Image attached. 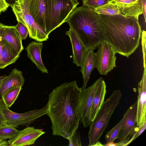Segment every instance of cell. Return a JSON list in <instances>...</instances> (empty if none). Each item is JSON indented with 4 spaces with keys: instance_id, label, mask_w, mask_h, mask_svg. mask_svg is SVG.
Wrapping results in <instances>:
<instances>
[{
    "instance_id": "37",
    "label": "cell",
    "mask_w": 146,
    "mask_h": 146,
    "mask_svg": "<svg viewBox=\"0 0 146 146\" xmlns=\"http://www.w3.org/2000/svg\"><path fill=\"white\" fill-rule=\"evenodd\" d=\"M3 45L4 44L3 41L1 37L0 38V57Z\"/></svg>"
},
{
    "instance_id": "29",
    "label": "cell",
    "mask_w": 146,
    "mask_h": 146,
    "mask_svg": "<svg viewBox=\"0 0 146 146\" xmlns=\"http://www.w3.org/2000/svg\"><path fill=\"white\" fill-rule=\"evenodd\" d=\"M146 32L143 30L141 31V45L142 46V52L143 57V66L144 68H146Z\"/></svg>"
},
{
    "instance_id": "26",
    "label": "cell",
    "mask_w": 146,
    "mask_h": 146,
    "mask_svg": "<svg viewBox=\"0 0 146 146\" xmlns=\"http://www.w3.org/2000/svg\"><path fill=\"white\" fill-rule=\"evenodd\" d=\"M111 0H82L83 5L93 8L108 3Z\"/></svg>"
},
{
    "instance_id": "16",
    "label": "cell",
    "mask_w": 146,
    "mask_h": 146,
    "mask_svg": "<svg viewBox=\"0 0 146 146\" xmlns=\"http://www.w3.org/2000/svg\"><path fill=\"white\" fill-rule=\"evenodd\" d=\"M43 46L42 42L33 41L29 44L25 49L27 56L37 68L43 73L48 74V70L43 63L41 56Z\"/></svg>"
},
{
    "instance_id": "18",
    "label": "cell",
    "mask_w": 146,
    "mask_h": 146,
    "mask_svg": "<svg viewBox=\"0 0 146 146\" xmlns=\"http://www.w3.org/2000/svg\"><path fill=\"white\" fill-rule=\"evenodd\" d=\"M93 50H87L86 53L80 65L81 72L84 81L82 89L86 88L91 74L95 68V53Z\"/></svg>"
},
{
    "instance_id": "22",
    "label": "cell",
    "mask_w": 146,
    "mask_h": 146,
    "mask_svg": "<svg viewBox=\"0 0 146 146\" xmlns=\"http://www.w3.org/2000/svg\"><path fill=\"white\" fill-rule=\"evenodd\" d=\"M21 89V86H14L9 89L3 95L1 99L8 108L14 104Z\"/></svg>"
},
{
    "instance_id": "7",
    "label": "cell",
    "mask_w": 146,
    "mask_h": 146,
    "mask_svg": "<svg viewBox=\"0 0 146 146\" xmlns=\"http://www.w3.org/2000/svg\"><path fill=\"white\" fill-rule=\"evenodd\" d=\"M0 106L6 123L15 128L21 125L28 126L36 120L47 114L48 113L47 104L40 109L22 113H15L11 111L2 99L0 100Z\"/></svg>"
},
{
    "instance_id": "30",
    "label": "cell",
    "mask_w": 146,
    "mask_h": 146,
    "mask_svg": "<svg viewBox=\"0 0 146 146\" xmlns=\"http://www.w3.org/2000/svg\"><path fill=\"white\" fill-rule=\"evenodd\" d=\"M146 128V123L140 128L138 127L137 126L135 128L134 132L132 135V137L129 139V144L139 137L145 131Z\"/></svg>"
},
{
    "instance_id": "31",
    "label": "cell",
    "mask_w": 146,
    "mask_h": 146,
    "mask_svg": "<svg viewBox=\"0 0 146 146\" xmlns=\"http://www.w3.org/2000/svg\"><path fill=\"white\" fill-rule=\"evenodd\" d=\"M9 7L5 0H0V14L6 11Z\"/></svg>"
},
{
    "instance_id": "27",
    "label": "cell",
    "mask_w": 146,
    "mask_h": 146,
    "mask_svg": "<svg viewBox=\"0 0 146 146\" xmlns=\"http://www.w3.org/2000/svg\"><path fill=\"white\" fill-rule=\"evenodd\" d=\"M17 24L14 26L15 28L19 34L22 40H25L27 38L29 31L27 27L20 22H18Z\"/></svg>"
},
{
    "instance_id": "11",
    "label": "cell",
    "mask_w": 146,
    "mask_h": 146,
    "mask_svg": "<svg viewBox=\"0 0 146 146\" xmlns=\"http://www.w3.org/2000/svg\"><path fill=\"white\" fill-rule=\"evenodd\" d=\"M137 106L136 119L137 127L146 123V68H144L142 78L138 85Z\"/></svg>"
},
{
    "instance_id": "24",
    "label": "cell",
    "mask_w": 146,
    "mask_h": 146,
    "mask_svg": "<svg viewBox=\"0 0 146 146\" xmlns=\"http://www.w3.org/2000/svg\"><path fill=\"white\" fill-rule=\"evenodd\" d=\"M94 11L98 14L115 15L121 14L118 7L115 5L108 3L94 8Z\"/></svg>"
},
{
    "instance_id": "38",
    "label": "cell",
    "mask_w": 146,
    "mask_h": 146,
    "mask_svg": "<svg viewBox=\"0 0 146 146\" xmlns=\"http://www.w3.org/2000/svg\"><path fill=\"white\" fill-rule=\"evenodd\" d=\"M7 76L6 75L0 76V88L4 80L6 78Z\"/></svg>"
},
{
    "instance_id": "4",
    "label": "cell",
    "mask_w": 146,
    "mask_h": 146,
    "mask_svg": "<svg viewBox=\"0 0 146 146\" xmlns=\"http://www.w3.org/2000/svg\"><path fill=\"white\" fill-rule=\"evenodd\" d=\"M122 94L119 90L113 91L104 101L94 119L90 125L88 146H92L98 141L106 129L109 120L119 105Z\"/></svg>"
},
{
    "instance_id": "32",
    "label": "cell",
    "mask_w": 146,
    "mask_h": 146,
    "mask_svg": "<svg viewBox=\"0 0 146 146\" xmlns=\"http://www.w3.org/2000/svg\"><path fill=\"white\" fill-rule=\"evenodd\" d=\"M143 9V14L144 16L145 22L146 21V0H141Z\"/></svg>"
},
{
    "instance_id": "3",
    "label": "cell",
    "mask_w": 146,
    "mask_h": 146,
    "mask_svg": "<svg viewBox=\"0 0 146 146\" xmlns=\"http://www.w3.org/2000/svg\"><path fill=\"white\" fill-rule=\"evenodd\" d=\"M65 22L75 32L87 50H94L105 41L100 16L93 8L83 5L76 7Z\"/></svg>"
},
{
    "instance_id": "1",
    "label": "cell",
    "mask_w": 146,
    "mask_h": 146,
    "mask_svg": "<svg viewBox=\"0 0 146 146\" xmlns=\"http://www.w3.org/2000/svg\"><path fill=\"white\" fill-rule=\"evenodd\" d=\"M81 90L75 80L64 83L49 94L47 115L51 122L53 135L68 139L77 130Z\"/></svg>"
},
{
    "instance_id": "39",
    "label": "cell",
    "mask_w": 146,
    "mask_h": 146,
    "mask_svg": "<svg viewBox=\"0 0 146 146\" xmlns=\"http://www.w3.org/2000/svg\"><path fill=\"white\" fill-rule=\"evenodd\" d=\"M93 146H104V145L102 144L99 141L97 142Z\"/></svg>"
},
{
    "instance_id": "6",
    "label": "cell",
    "mask_w": 146,
    "mask_h": 146,
    "mask_svg": "<svg viewBox=\"0 0 146 146\" xmlns=\"http://www.w3.org/2000/svg\"><path fill=\"white\" fill-rule=\"evenodd\" d=\"M11 7L17 21L27 28L30 38L39 42L47 40L48 36L36 22L29 12L27 0H17Z\"/></svg>"
},
{
    "instance_id": "5",
    "label": "cell",
    "mask_w": 146,
    "mask_h": 146,
    "mask_svg": "<svg viewBox=\"0 0 146 146\" xmlns=\"http://www.w3.org/2000/svg\"><path fill=\"white\" fill-rule=\"evenodd\" d=\"M78 0H46L45 32L47 35L65 22L79 4Z\"/></svg>"
},
{
    "instance_id": "34",
    "label": "cell",
    "mask_w": 146,
    "mask_h": 146,
    "mask_svg": "<svg viewBox=\"0 0 146 146\" xmlns=\"http://www.w3.org/2000/svg\"><path fill=\"white\" fill-rule=\"evenodd\" d=\"M17 0H5L9 6L11 7Z\"/></svg>"
},
{
    "instance_id": "23",
    "label": "cell",
    "mask_w": 146,
    "mask_h": 146,
    "mask_svg": "<svg viewBox=\"0 0 146 146\" xmlns=\"http://www.w3.org/2000/svg\"><path fill=\"white\" fill-rule=\"evenodd\" d=\"M19 132L14 126L6 123L0 126V139L4 140L13 139Z\"/></svg>"
},
{
    "instance_id": "19",
    "label": "cell",
    "mask_w": 146,
    "mask_h": 146,
    "mask_svg": "<svg viewBox=\"0 0 146 146\" xmlns=\"http://www.w3.org/2000/svg\"><path fill=\"white\" fill-rule=\"evenodd\" d=\"M25 80L22 71L16 68L13 69L3 82L0 88V100L5 92L11 88L15 86L22 87Z\"/></svg>"
},
{
    "instance_id": "35",
    "label": "cell",
    "mask_w": 146,
    "mask_h": 146,
    "mask_svg": "<svg viewBox=\"0 0 146 146\" xmlns=\"http://www.w3.org/2000/svg\"><path fill=\"white\" fill-rule=\"evenodd\" d=\"M5 25L0 23V38L1 37L4 31L5 28Z\"/></svg>"
},
{
    "instance_id": "20",
    "label": "cell",
    "mask_w": 146,
    "mask_h": 146,
    "mask_svg": "<svg viewBox=\"0 0 146 146\" xmlns=\"http://www.w3.org/2000/svg\"><path fill=\"white\" fill-rule=\"evenodd\" d=\"M106 85L104 80L98 89L94 97L91 110V122L94 119L98 112L101 108L105 99L106 93Z\"/></svg>"
},
{
    "instance_id": "8",
    "label": "cell",
    "mask_w": 146,
    "mask_h": 146,
    "mask_svg": "<svg viewBox=\"0 0 146 146\" xmlns=\"http://www.w3.org/2000/svg\"><path fill=\"white\" fill-rule=\"evenodd\" d=\"M101 77L87 88L82 89L78 111L80 121L84 127L90 125L91 122V110L94 95L102 80Z\"/></svg>"
},
{
    "instance_id": "14",
    "label": "cell",
    "mask_w": 146,
    "mask_h": 146,
    "mask_svg": "<svg viewBox=\"0 0 146 146\" xmlns=\"http://www.w3.org/2000/svg\"><path fill=\"white\" fill-rule=\"evenodd\" d=\"M109 3L115 5L125 16L138 20L139 15L143 14L141 0H111Z\"/></svg>"
},
{
    "instance_id": "17",
    "label": "cell",
    "mask_w": 146,
    "mask_h": 146,
    "mask_svg": "<svg viewBox=\"0 0 146 146\" xmlns=\"http://www.w3.org/2000/svg\"><path fill=\"white\" fill-rule=\"evenodd\" d=\"M66 35L70 39L72 48L73 63L79 66L87 50L72 29L70 28L69 30L66 31Z\"/></svg>"
},
{
    "instance_id": "36",
    "label": "cell",
    "mask_w": 146,
    "mask_h": 146,
    "mask_svg": "<svg viewBox=\"0 0 146 146\" xmlns=\"http://www.w3.org/2000/svg\"><path fill=\"white\" fill-rule=\"evenodd\" d=\"M9 146V144L6 141L0 139V146Z\"/></svg>"
},
{
    "instance_id": "25",
    "label": "cell",
    "mask_w": 146,
    "mask_h": 146,
    "mask_svg": "<svg viewBox=\"0 0 146 146\" xmlns=\"http://www.w3.org/2000/svg\"><path fill=\"white\" fill-rule=\"evenodd\" d=\"M122 118L116 125L106 133L105 138L106 141V144L113 142L115 140L118 139L122 126Z\"/></svg>"
},
{
    "instance_id": "10",
    "label": "cell",
    "mask_w": 146,
    "mask_h": 146,
    "mask_svg": "<svg viewBox=\"0 0 146 146\" xmlns=\"http://www.w3.org/2000/svg\"><path fill=\"white\" fill-rule=\"evenodd\" d=\"M137 101L128 108L124 114L122 126L118 139L119 141L126 139L129 136H132L135 129L137 126L136 119L137 110Z\"/></svg>"
},
{
    "instance_id": "28",
    "label": "cell",
    "mask_w": 146,
    "mask_h": 146,
    "mask_svg": "<svg viewBox=\"0 0 146 146\" xmlns=\"http://www.w3.org/2000/svg\"><path fill=\"white\" fill-rule=\"evenodd\" d=\"M69 146H81L82 145L80 137L79 132L76 130L71 136L68 139Z\"/></svg>"
},
{
    "instance_id": "15",
    "label": "cell",
    "mask_w": 146,
    "mask_h": 146,
    "mask_svg": "<svg viewBox=\"0 0 146 146\" xmlns=\"http://www.w3.org/2000/svg\"><path fill=\"white\" fill-rule=\"evenodd\" d=\"M27 0L30 13L37 24L45 32L46 0Z\"/></svg>"
},
{
    "instance_id": "13",
    "label": "cell",
    "mask_w": 146,
    "mask_h": 146,
    "mask_svg": "<svg viewBox=\"0 0 146 146\" xmlns=\"http://www.w3.org/2000/svg\"><path fill=\"white\" fill-rule=\"evenodd\" d=\"M1 37L4 43L12 53L20 55L24 48L22 40L14 26L5 25Z\"/></svg>"
},
{
    "instance_id": "33",
    "label": "cell",
    "mask_w": 146,
    "mask_h": 146,
    "mask_svg": "<svg viewBox=\"0 0 146 146\" xmlns=\"http://www.w3.org/2000/svg\"><path fill=\"white\" fill-rule=\"evenodd\" d=\"M6 123L5 117L0 106V126Z\"/></svg>"
},
{
    "instance_id": "21",
    "label": "cell",
    "mask_w": 146,
    "mask_h": 146,
    "mask_svg": "<svg viewBox=\"0 0 146 146\" xmlns=\"http://www.w3.org/2000/svg\"><path fill=\"white\" fill-rule=\"evenodd\" d=\"M3 44L0 57V69H3L9 65L15 63L20 56L13 54L4 43Z\"/></svg>"
},
{
    "instance_id": "2",
    "label": "cell",
    "mask_w": 146,
    "mask_h": 146,
    "mask_svg": "<svg viewBox=\"0 0 146 146\" xmlns=\"http://www.w3.org/2000/svg\"><path fill=\"white\" fill-rule=\"evenodd\" d=\"M99 15L105 41L111 45L116 54L128 58L139 44L142 30L138 20L121 14Z\"/></svg>"
},
{
    "instance_id": "9",
    "label": "cell",
    "mask_w": 146,
    "mask_h": 146,
    "mask_svg": "<svg viewBox=\"0 0 146 146\" xmlns=\"http://www.w3.org/2000/svg\"><path fill=\"white\" fill-rule=\"evenodd\" d=\"M97 48L95 53V68L100 75H107L116 67V53L111 45L106 41Z\"/></svg>"
},
{
    "instance_id": "12",
    "label": "cell",
    "mask_w": 146,
    "mask_h": 146,
    "mask_svg": "<svg viewBox=\"0 0 146 146\" xmlns=\"http://www.w3.org/2000/svg\"><path fill=\"white\" fill-rule=\"evenodd\" d=\"M45 133L34 127H28L21 131L17 136L8 141L9 146H24L34 144L36 140Z\"/></svg>"
}]
</instances>
